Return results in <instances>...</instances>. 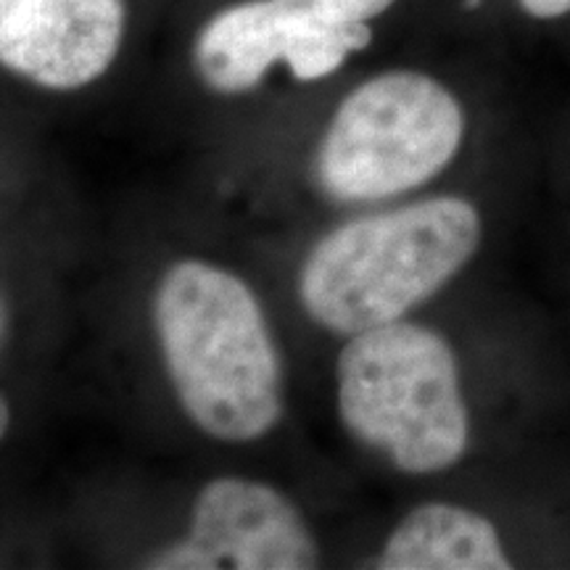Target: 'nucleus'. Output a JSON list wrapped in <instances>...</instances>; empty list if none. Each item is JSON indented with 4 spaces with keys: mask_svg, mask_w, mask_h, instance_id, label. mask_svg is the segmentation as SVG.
I'll return each mask as SVG.
<instances>
[{
    "mask_svg": "<svg viewBox=\"0 0 570 570\" xmlns=\"http://www.w3.org/2000/svg\"><path fill=\"white\" fill-rule=\"evenodd\" d=\"M377 568L386 570H502L508 554L494 525L454 504H423L399 523Z\"/></svg>",
    "mask_w": 570,
    "mask_h": 570,
    "instance_id": "nucleus-8",
    "label": "nucleus"
},
{
    "mask_svg": "<svg viewBox=\"0 0 570 570\" xmlns=\"http://www.w3.org/2000/svg\"><path fill=\"white\" fill-rule=\"evenodd\" d=\"M338 410L354 439L404 473H441L468 449L458 362L428 327L396 320L348 338L338 356Z\"/></svg>",
    "mask_w": 570,
    "mask_h": 570,
    "instance_id": "nucleus-3",
    "label": "nucleus"
},
{
    "mask_svg": "<svg viewBox=\"0 0 570 570\" xmlns=\"http://www.w3.org/2000/svg\"><path fill=\"white\" fill-rule=\"evenodd\" d=\"M370 42L367 24H336L296 0H248L219 11L198 32L194 59L212 90L235 96L254 90L277 61L288 63L296 80H323Z\"/></svg>",
    "mask_w": 570,
    "mask_h": 570,
    "instance_id": "nucleus-5",
    "label": "nucleus"
},
{
    "mask_svg": "<svg viewBox=\"0 0 570 570\" xmlns=\"http://www.w3.org/2000/svg\"><path fill=\"white\" fill-rule=\"evenodd\" d=\"M320 547L288 497L259 481L214 479L198 491L188 537L156 552L161 570H306Z\"/></svg>",
    "mask_w": 570,
    "mask_h": 570,
    "instance_id": "nucleus-6",
    "label": "nucleus"
},
{
    "mask_svg": "<svg viewBox=\"0 0 570 570\" xmlns=\"http://www.w3.org/2000/svg\"><path fill=\"white\" fill-rule=\"evenodd\" d=\"M481 246L465 198H428L341 225L312 248L298 294L309 317L338 336L396 323L446 285Z\"/></svg>",
    "mask_w": 570,
    "mask_h": 570,
    "instance_id": "nucleus-2",
    "label": "nucleus"
},
{
    "mask_svg": "<svg viewBox=\"0 0 570 570\" xmlns=\"http://www.w3.org/2000/svg\"><path fill=\"white\" fill-rule=\"evenodd\" d=\"M125 35V0H0V63L48 90L104 75Z\"/></svg>",
    "mask_w": 570,
    "mask_h": 570,
    "instance_id": "nucleus-7",
    "label": "nucleus"
},
{
    "mask_svg": "<svg viewBox=\"0 0 570 570\" xmlns=\"http://www.w3.org/2000/svg\"><path fill=\"white\" fill-rule=\"evenodd\" d=\"M164 365L188 417L219 441L267 436L283 415V365L254 291L227 269L185 259L154 296Z\"/></svg>",
    "mask_w": 570,
    "mask_h": 570,
    "instance_id": "nucleus-1",
    "label": "nucleus"
},
{
    "mask_svg": "<svg viewBox=\"0 0 570 570\" xmlns=\"http://www.w3.org/2000/svg\"><path fill=\"white\" fill-rule=\"evenodd\" d=\"M520 6L533 19H558L570 11V0H520Z\"/></svg>",
    "mask_w": 570,
    "mask_h": 570,
    "instance_id": "nucleus-10",
    "label": "nucleus"
},
{
    "mask_svg": "<svg viewBox=\"0 0 570 570\" xmlns=\"http://www.w3.org/2000/svg\"><path fill=\"white\" fill-rule=\"evenodd\" d=\"M465 135V114L420 71L377 75L338 106L317 154V177L338 202H377L436 177Z\"/></svg>",
    "mask_w": 570,
    "mask_h": 570,
    "instance_id": "nucleus-4",
    "label": "nucleus"
},
{
    "mask_svg": "<svg viewBox=\"0 0 570 570\" xmlns=\"http://www.w3.org/2000/svg\"><path fill=\"white\" fill-rule=\"evenodd\" d=\"M336 24H367L394 6V0H296Z\"/></svg>",
    "mask_w": 570,
    "mask_h": 570,
    "instance_id": "nucleus-9",
    "label": "nucleus"
},
{
    "mask_svg": "<svg viewBox=\"0 0 570 570\" xmlns=\"http://www.w3.org/2000/svg\"><path fill=\"white\" fill-rule=\"evenodd\" d=\"M3 327H6V312H3V304H0V336H3Z\"/></svg>",
    "mask_w": 570,
    "mask_h": 570,
    "instance_id": "nucleus-12",
    "label": "nucleus"
},
{
    "mask_svg": "<svg viewBox=\"0 0 570 570\" xmlns=\"http://www.w3.org/2000/svg\"><path fill=\"white\" fill-rule=\"evenodd\" d=\"M9 420H11V415H9V404H6L3 399H0V439H3L6 431H9Z\"/></svg>",
    "mask_w": 570,
    "mask_h": 570,
    "instance_id": "nucleus-11",
    "label": "nucleus"
}]
</instances>
